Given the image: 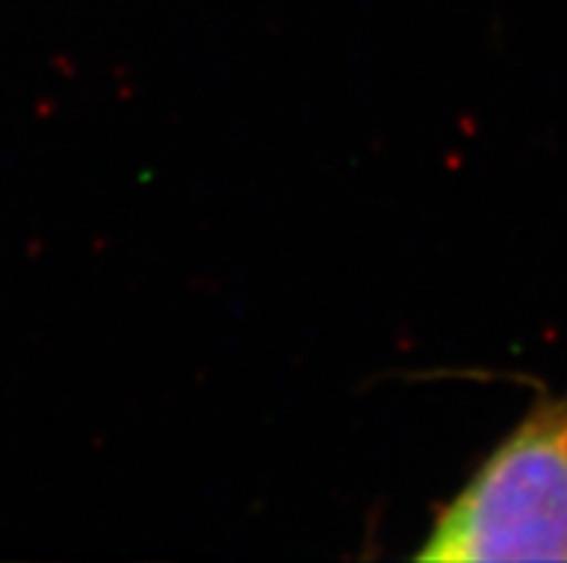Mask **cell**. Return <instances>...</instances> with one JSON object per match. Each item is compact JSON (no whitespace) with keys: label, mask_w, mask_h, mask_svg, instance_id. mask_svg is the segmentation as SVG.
Here are the masks:
<instances>
[{"label":"cell","mask_w":567,"mask_h":563,"mask_svg":"<svg viewBox=\"0 0 567 563\" xmlns=\"http://www.w3.org/2000/svg\"><path fill=\"white\" fill-rule=\"evenodd\" d=\"M417 561H567V394H542L432 523Z\"/></svg>","instance_id":"cell-1"}]
</instances>
